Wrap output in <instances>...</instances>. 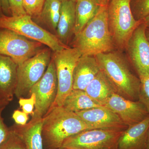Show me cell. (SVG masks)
<instances>
[{
  "label": "cell",
  "instance_id": "cell-1",
  "mask_svg": "<svg viewBox=\"0 0 149 149\" xmlns=\"http://www.w3.org/2000/svg\"><path fill=\"white\" fill-rule=\"evenodd\" d=\"M92 129L75 113L63 107H52L43 117L42 136L45 149H58L69 137Z\"/></svg>",
  "mask_w": 149,
  "mask_h": 149
},
{
  "label": "cell",
  "instance_id": "cell-2",
  "mask_svg": "<svg viewBox=\"0 0 149 149\" xmlns=\"http://www.w3.org/2000/svg\"><path fill=\"white\" fill-rule=\"evenodd\" d=\"M95 57L101 70L109 80L116 93L131 100L139 99L140 79L132 72L120 51L99 54Z\"/></svg>",
  "mask_w": 149,
  "mask_h": 149
},
{
  "label": "cell",
  "instance_id": "cell-3",
  "mask_svg": "<svg viewBox=\"0 0 149 149\" xmlns=\"http://www.w3.org/2000/svg\"><path fill=\"white\" fill-rule=\"evenodd\" d=\"M107 6H101L97 14L74 36L73 47L82 56H95L114 50L108 24Z\"/></svg>",
  "mask_w": 149,
  "mask_h": 149
},
{
  "label": "cell",
  "instance_id": "cell-4",
  "mask_svg": "<svg viewBox=\"0 0 149 149\" xmlns=\"http://www.w3.org/2000/svg\"><path fill=\"white\" fill-rule=\"evenodd\" d=\"M130 0H110L107 5L108 24L115 48L125 49L129 38L142 21L133 15Z\"/></svg>",
  "mask_w": 149,
  "mask_h": 149
},
{
  "label": "cell",
  "instance_id": "cell-5",
  "mask_svg": "<svg viewBox=\"0 0 149 149\" xmlns=\"http://www.w3.org/2000/svg\"><path fill=\"white\" fill-rule=\"evenodd\" d=\"M0 28L13 31L43 45H45L54 52L61 50L68 46L61 42L56 35L42 28L26 14L19 16H0Z\"/></svg>",
  "mask_w": 149,
  "mask_h": 149
},
{
  "label": "cell",
  "instance_id": "cell-6",
  "mask_svg": "<svg viewBox=\"0 0 149 149\" xmlns=\"http://www.w3.org/2000/svg\"><path fill=\"white\" fill-rule=\"evenodd\" d=\"M51 50L49 48L42 49L18 65L17 85L15 94L17 99L29 96L31 88L42 77L52 59Z\"/></svg>",
  "mask_w": 149,
  "mask_h": 149
},
{
  "label": "cell",
  "instance_id": "cell-7",
  "mask_svg": "<svg viewBox=\"0 0 149 149\" xmlns=\"http://www.w3.org/2000/svg\"><path fill=\"white\" fill-rule=\"evenodd\" d=\"M82 56L76 48L69 47L54 52L52 58L55 65L58 81V93L52 107H62L73 88V74L77 62Z\"/></svg>",
  "mask_w": 149,
  "mask_h": 149
},
{
  "label": "cell",
  "instance_id": "cell-8",
  "mask_svg": "<svg viewBox=\"0 0 149 149\" xmlns=\"http://www.w3.org/2000/svg\"><path fill=\"white\" fill-rule=\"evenodd\" d=\"M124 130L92 129L84 130L66 139L61 148L68 149H117L118 141Z\"/></svg>",
  "mask_w": 149,
  "mask_h": 149
},
{
  "label": "cell",
  "instance_id": "cell-9",
  "mask_svg": "<svg viewBox=\"0 0 149 149\" xmlns=\"http://www.w3.org/2000/svg\"><path fill=\"white\" fill-rule=\"evenodd\" d=\"M42 45L10 30L0 28V54L10 57L18 65L39 52Z\"/></svg>",
  "mask_w": 149,
  "mask_h": 149
},
{
  "label": "cell",
  "instance_id": "cell-10",
  "mask_svg": "<svg viewBox=\"0 0 149 149\" xmlns=\"http://www.w3.org/2000/svg\"><path fill=\"white\" fill-rule=\"evenodd\" d=\"M58 93V81L55 65L52 58L45 74L31 88L36 96L33 119H42L53 105Z\"/></svg>",
  "mask_w": 149,
  "mask_h": 149
},
{
  "label": "cell",
  "instance_id": "cell-11",
  "mask_svg": "<svg viewBox=\"0 0 149 149\" xmlns=\"http://www.w3.org/2000/svg\"><path fill=\"white\" fill-rule=\"evenodd\" d=\"M104 106L116 113L127 126L139 123L149 116L146 107L141 102L128 100L116 93Z\"/></svg>",
  "mask_w": 149,
  "mask_h": 149
},
{
  "label": "cell",
  "instance_id": "cell-12",
  "mask_svg": "<svg viewBox=\"0 0 149 149\" xmlns=\"http://www.w3.org/2000/svg\"><path fill=\"white\" fill-rule=\"evenodd\" d=\"M146 28L142 21L129 38L125 49L136 71L149 74V42L146 34Z\"/></svg>",
  "mask_w": 149,
  "mask_h": 149
},
{
  "label": "cell",
  "instance_id": "cell-13",
  "mask_svg": "<svg viewBox=\"0 0 149 149\" xmlns=\"http://www.w3.org/2000/svg\"><path fill=\"white\" fill-rule=\"evenodd\" d=\"M92 129L125 130L128 126L106 107L101 106L75 113Z\"/></svg>",
  "mask_w": 149,
  "mask_h": 149
},
{
  "label": "cell",
  "instance_id": "cell-14",
  "mask_svg": "<svg viewBox=\"0 0 149 149\" xmlns=\"http://www.w3.org/2000/svg\"><path fill=\"white\" fill-rule=\"evenodd\" d=\"M18 65L10 57L0 54V100H13L17 85Z\"/></svg>",
  "mask_w": 149,
  "mask_h": 149
},
{
  "label": "cell",
  "instance_id": "cell-15",
  "mask_svg": "<svg viewBox=\"0 0 149 149\" xmlns=\"http://www.w3.org/2000/svg\"><path fill=\"white\" fill-rule=\"evenodd\" d=\"M100 70L95 56H81L74 67L72 88L85 91Z\"/></svg>",
  "mask_w": 149,
  "mask_h": 149
},
{
  "label": "cell",
  "instance_id": "cell-16",
  "mask_svg": "<svg viewBox=\"0 0 149 149\" xmlns=\"http://www.w3.org/2000/svg\"><path fill=\"white\" fill-rule=\"evenodd\" d=\"M149 127V116L141 122L128 126L118 139L117 149H145Z\"/></svg>",
  "mask_w": 149,
  "mask_h": 149
},
{
  "label": "cell",
  "instance_id": "cell-17",
  "mask_svg": "<svg viewBox=\"0 0 149 149\" xmlns=\"http://www.w3.org/2000/svg\"><path fill=\"white\" fill-rule=\"evenodd\" d=\"M42 125V118H31L26 125H19L15 123L9 128L21 138L26 149H44Z\"/></svg>",
  "mask_w": 149,
  "mask_h": 149
},
{
  "label": "cell",
  "instance_id": "cell-18",
  "mask_svg": "<svg viewBox=\"0 0 149 149\" xmlns=\"http://www.w3.org/2000/svg\"><path fill=\"white\" fill-rule=\"evenodd\" d=\"M75 8V2L68 1L62 2L60 16L56 30V35L61 42L67 46L72 35H74Z\"/></svg>",
  "mask_w": 149,
  "mask_h": 149
},
{
  "label": "cell",
  "instance_id": "cell-19",
  "mask_svg": "<svg viewBox=\"0 0 149 149\" xmlns=\"http://www.w3.org/2000/svg\"><path fill=\"white\" fill-rule=\"evenodd\" d=\"M88 95L104 106L113 93H115L109 80L101 70L85 90Z\"/></svg>",
  "mask_w": 149,
  "mask_h": 149
},
{
  "label": "cell",
  "instance_id": "cell-20",
  "mask_svg": "<svg viewBox=\"0 0 149 149\" xmlns=\"http://www.w3.org/2000/svg\"><path fill=\"white\" fill-rule=\"evenodd\" d=\"M98 0H77L74 35L79 34L97 14L101 6Z\"/></svg>",
  "mask_w": 149,
  "mask_h": 149
},
{
  "label": "cell",
  "instance_id": "cell-21",
  "mask_svg": "<svg viewBox=\"0 0 149 149\" xmlns=\"http://www.w3.org/2000/svg\"><path fill=\"white\" fill-rule=\"evenodd\" d=\"M101 106L85 91L72 89L65 100L62 107L67 110L76 113Z\"/></svg>",
  "mask_w": 149,
  "mask_h": 149
},
{
  "label": "cell",
  "instance_id": "cell-22",
  "mask_svg": "<svg viewBox=\"0 0 149 149\" xmlns=\"http://www.w3.org/2000/svg\"><path fill=\"white\" fill-rule=\"evenodd\" d=\"M60 0H45L41 14L37 19L45 23L51 30L56 31L61 10Z\"/></svg>",
  "mask_w": 149,
  "mask_h": 149
},
{
  "label": "cell",
  "instance_id": "cell-23",
  "mask_svg": "<svg viewBox=\"0 0 149 149\" xmlns=\"http://www.w3.org/2000/svg\"><path fill=\"white\" fill-rule=\"evenodd\" d=\"M141 82L139 99L146 107L149 113V74L144 71H137Z\"/></svg>",
  "mask_w": 149,
  "mask_h": 149
},
{
  "label": "cell",
  "instance_id": "cell-24",
  "mask_svg": "<svg viewBox=\"0 0 149 149\" xmlns=\"http://www.w3.org/2000/svg\"><path fill=\"white\" fill-rule=\"evenodd\" d=\"M130 8L134 18L142 21L149 15V0H130Z\"/></svg>",
  "mask_w": 149,
  "mask_h": 149
},
{
  "label": "cell",
  "instance_id": "cell-25",
  "mask_svg": "<svg viewBox=\"0 0 149 149\" xmlns=\"http://www.w3.org/2000/svg\"><path fill=\"white\" fill-rule=\"evenodd\" d=\"M45 0H23L24 7L26 14L32 19L40 16Z\"/></svg>",
  "mask_w": 149,
  "mask_h": 149
},
{
  "label": "cell",
  "instance_id": "cell-26",
  "mask_svg": "<svg viewBox=\"0 0 149 149\" xmlns=\"http://www.w3.org/2000/svg\"><path fill=\"white\" fill-rule=\"evenodd\" d=\"M10 130L8 138L0 145V149H26L21 138L13 131Z\"/></svg>",
  "mask_w": 149,
  "mask_h": 149
},
{
  "label": "cell",
  "instance_id": "cell-27",
  "mask_svg": "<svg viewBox=\"0 0 149 149\" xmlns=\"http://www.w3.org/2000/svg\"><path fill=\"white\" fill-rule=\"evenodd\" d=\"M29 97V98H20L19 99L18 103L22 111L32 116L34 114L36 96L34 93H31Z\"/></svg>",
  "mask_w": 149,
  "mask_h": 149
},
{
  "label": "cell",
  "instance_id": "cell-28",
  "mask_svg": "<svg viewBox=\"0 0 149 149\" xmlns=\"http://www.w3.org/2000/svg\"><path fill=\"white\" fill-rule=\"evenodd\" d=\"M12 16H19L27 14L24 7L23 0H8Z\"/></svg>",
  "mask_w": 149,
  "mask_h": 149
},
{
  "label": "cell",
  "instance_id": "cell-29",
  "mask_svg": "<svg viewBox=\"0 0 149 149\" xmlns=\"http://www.w3.org/2000/svg\"><path fill=\"white\" fill-rule=\"evenodd\" d=\"M6 107H0V145L8 137L10 130L5 123L2 117V112Z\"/></svg>",
  "mask_w": 149,
  "mask_h": 149
},
{
  "label": "cell",
  "instance_id": "cell-30",
  "mask_svg": "<svg viewBox=\"0 0 149 149\" xmlns=\"http://www.w3.org/2000/svg\"><path fill=\"white\" fill-rule=\"evenodd\" d=\"M29 115L19 110H15L12 115V118L16 124L19 125H25L29 120Z\"/></svg>",
  "mask_w": 149,
  "mask_h": 149
},
{
  "label": "cell",
  "instance_id": "cell-31",
  "mask_svg": "<svg viewBox=\"0 0 149 149\" xmlns=\"http://www.w3.org/2000/svg\"><path fill=\"white\" fill-rule=\"evenodd\" d=\"M0 3L3 14L7 16H12L8 0H0Z\"/></svg>",
  "mask_w": 149,
  "mask_h": 149
},
{
  "label": "cell",
  "instance_id": "cell-32",
  "mask_svg": "<svg viewBox=\"0 0 149 149\" xmlns=\"http://www.w3.org/2000/svg\"><path fill=\"white\" fill-rule=\"evenodd\" d=\"M142 21L144 22L146 27L149 28V15L146 17Z\"/></svg>",
  "mask_w": 149,
  "mask_h": 149
},
{
  "label": "cell",
  "instance_id": "cell-33",
  "mask_svg": "<svg viewBox=\"0 0 149 149\" xmlns=\"http://www.w3.org/2000/svg\"><path fill=\"white\" fill-rule=\"evenodd\" d=\"M99 2L102 6H107L110 0H98Z\"/></svg>",
  "mask_w": 149,
  "mask_h": 149
},
{
  "label": "cell",
  "instance_id": "cell-34",
  "mask_svg": "<svg viewBox=\"0 0 149 149\" xmlns=\"http://www.w3.org/2000/svg\"><path fill=\"white\" fill-rule=\"evenodd\" d=\"M9 103V102L0 100V107H6Z\"/></svg>",
  "mask_w": 149,
  "mask_h": 149
},
{
  "label": "cell",
  "instance_id": "cell-35",
  "mask_svg": "<svg viewBox=\"0 0 149 149\" xmlns=\"http://www.w3.org/2000/svg\"><path fill=\"white\" fill-rule=\"evenodd\" d=\"M145 149H149V127L147 133L146 143Z\"/></svg>",
  "mask_w": 149,
  "mask_h": 149
},
{
  "label": "cell",
  "instance_id": "cell-36",
  "mask_svg": "<svg viewBox=\"0 0 149 149\" xmlns=\"http://www.w3.org/2000/svg\"><path fill=\"white\" fill-rule=\"evenodd\" d=\"M146 35L147 39L148 40L149 42V27H147L146 30Z\"/></svg>",
  "mask_w": 149,
  "mask_h": 149
},
{
  "label": "cell",
  "instance_id": "cell-37",
  "mask_svg": "<svg viewBox=\"0 0 149 149\" xmlns=\"http://www.w3.org/2000/svg\"><path fill=\"white\" fill-rule=\"evenodd\" d=\"M3 14V12L1 6V3H0V16H2Z\"/></svg>",
  "mask_w": 149,
  "mask_h": 149
},
{
  "label": "cell",
  "instance_id": "cell-38",
  "mask_svg": "<svg viewBox=\"0 0 149 149\" xmlns=\"http://www.w3.org/2000/svg\"><path fill=\"white\" fill-rule=\"evenodd\" d=\"M60 1H61L62 2L65 1H72L76 2V1H77V0H60Z\"/></svg>",
  "mask_w": 149,
  "mask_h": 149
},
{
  "label": "cell",
  "instance_id": "cell-39",
  "mask_svg": "<svg viewBox=\"0 0 149 149\" xmlns=\"http://www.w3.org/2000/svg\"><path fill=\"white\" fill-rule=\"evenodd\" d=\"M58 149H65V148H58Z\"/></svg>",
  "mask_w": 149,
  "mask_h": 149
}]
</instances>
